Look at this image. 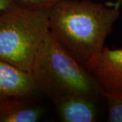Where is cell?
Wrapping results in <instances>:
<instances>
[{"label":"cell","instance_id":"obj_5","mask_svg":"<svg viewBox=\"0 0 122 122\" xmlns=\"http://www.w3.org/2000/svg\"><path fill=\"white\" fill-rule=\"evenodd\" d=\"M30 73L0 59V101L14 97L39 95Z\"/></svg>","mask_w":122,"mask_h":122},{"label":"cell","instance_id":"obj_8","mask_svg":"<svg viewBox=\"0 0 122 122\" xmlns=\"http://www.w3.org/2000/svg\"><path fill=\"white\" fill-rule=\"evenodd\" d=\"M108 107V121L122 122V94L101 92Z\"/></svg>","mask_w":122,"mask_h":122},{"label":"cell","instance_id":"obj_4","mask_svg":"<svg viewBox=\"0 0 122 122\" xmlns=\"http://www.w3.org/2000/svg\"><path fill=\"white\" fill-rule=\"evenodd\" d=\"M102 91L122 94V48L107 46L85 65Z\"/></svg>","mask_w":122,"mask_h":122},{"label":"cell","instance_id":"obj_7","mask_svg":"<svg viewBox=\"0 0 122 122\" xmlns=\"http://www.w3.org/2000/svg\"><path fill=\"white\" fill-rule=\"evenodd\" d=\"M56 106L62 122H95L98 119L95 101L87 98L70 97Z\"/></svg>","mask_w":122,"mask_h":122},{"label":"cell","instance_id":"obj_2","mask_svg":"<svg viewBox=\"0 0 122 122\" xmlns=\"http://www.w3.org/2000/svg\"><path fill=\"white\" fill-rule=\"evenodd\" d=\"M30 73L40 92L56 105L73 96L96 101L102 88L87 70L50 33L41 44Z\"/></svg>","mask_w":122,"mask_h":122},{"label":"cell","instance_id":"obj_3","mask_svg":"<svg viewBox=\"0 0 122 122\" xmlns=\"http://www.w3.org/2000/svg\"><path fill=\"white\" fill-rule=\"evenodd\" d=\"M50 9L16 2L0 14V59L30 73L35 55L50 32Z\"/></svg>","mask_w":122,"mask_h":122},{"label":"cell","instance_id":"obj_1","mask_svg":"<svg viewBox=\"0 0 122 122\" xmlns=\"http://www.w3.org/2000/svg\"><path fill=\"white\" fill-rule=\"evenodd\" d=\"M115 2L66 0L54 5L49 14L50 33L85 66L105 47V41L120 16Z\"/></svg>","mask_w":122,"mask_h":122},{"label":"cell","instance_id":"obj_10","mask_svg":"<svg viewBox=\"0 0 122 122\" xmlns=\"http://www.w3.org/2000/svg\"><path fill=\"white\" fill-rule=\"evenodd\" d=\"M17 1L18 0H0V14L4 10L8 8Z\"/></svg>","mask_w":122,"mask_h":122},{"label":"cell","instance_id":"obj_9","mask_svg":"<svg viewBox=\"0 0 122 122\" xmlns=\"http://www.w3.org/2000/svg\"><path fill=\"white\" fill-rule=\"evenodd\" d=\"M63 1L66 0H18V2L26 6L51 9L54 5Z\"/></svg>","mask_w":122,"mask_h":122},{"label":"cell","instance_id":"obj_11","mask_svg":"<svg viewBox=\"0 0 122 122\" xmlns=\"http://www.w3.org/2000/svg\"><path fill=\"white\" fill-rule=\"evenodd\" d=\"M115 2L120 6H122V0H115Z\"/></svg>","mask_w":122,"mask_h":122},{"label":"cell","instance_id":"obj_6","mask_svg":"<svg viewBox=\"0 0 122 122\" xmlns=\"http://www.w3.org/2000/svg\"><path fill=\"white\" fill-rule=\"evenodd\" d=\"M44 115L39 95L10 98L0 101V122H36Z\"/></svg>","mask_w":122,"mask_h":122}]
</instances>
